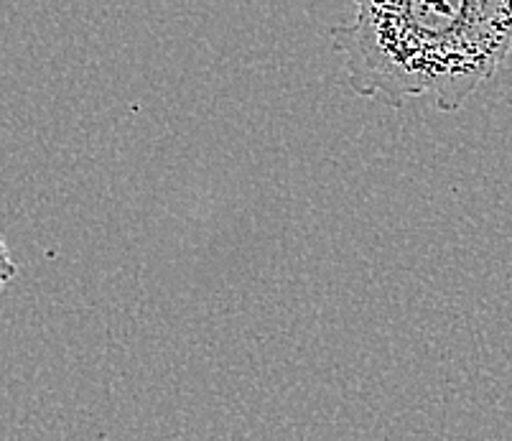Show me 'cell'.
Segmentation results:
<instances>
[{"label": "cell", "mask_w": 512, "mask_h": 441, "mask_svg": "<svg viewBox=\"0 0 512 441\" xmlns=\"http://www.w3.org/2000/svg\"><path fill=\"white\" fill-rule=\"evenodd\" d=\"M329 34L357 95L459 110L512 51V0H360Z\"/></svg>", "instance_id": "obj_1"}, {"label": "cell", "mask_w": 512, "mask_h": 441, "mask_svg": "<svg viewBox=\"0 0 512 441\" xmlns=\"http://www.w3.org/2000/svg\"><path fill=\"white\" fill-rule=\"evenodd\" d=\"M0 253H3V276H0V281L8 283L13 276H16V266H13V258H11V250H8V243L3 240L0 243Z\"/></svg>", "instance_id": "obj_2"}]
</instances>
